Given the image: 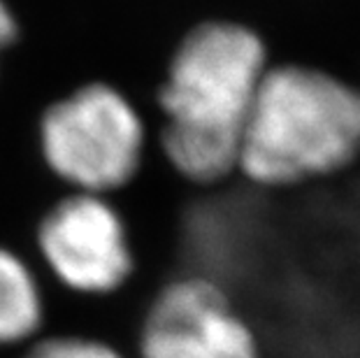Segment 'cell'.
Returning <instances> with one entry per match:
<instances>
[{
  "label": "cell",
  "instance_id": "6da1fadb",
  "mask_svg": "<svg viewBox=\"0 0 360 358\" xmlns=\"http://www.w3.org/2000/svg\"><path fill=\"white\" fill-rule=\"evenodd\" d=\"M265 37L240 21L207 19L172 49L154 98L160 161L195 188L237 177L244 128L267 68Z\"/></svg>",
  "mask_w": 360,
  "mask_h": 358
},
{
  "label": "cell",
  "instance_id": "7a4b0ae2",
  "mask_svg": "<svg viewBox=\"0 0 360 358\" xmlns=\"http://www.w3.org/2000/svg\"><path fill=\"white\" fill-rule=\"evenodd\" d=\"M360 154V89L321 68L265 72L244 128L237 174L277 191L344 170Z\"/></svg>",
  "mask_w": 360,
  "mask_h": 358
},
{
  "label": "cell",
  "instance_id": "3957f363",
  "mask_svg": "<svg viewBox=\"0 0 360 358\" xmlns=\"http://www.w3.org/2000/svg\"><path fill=\"white\" fill-rule=\"evenodd\" d=\"M142 110L110 82H86L51 101L35 124L42 167L65 191L112 198L133 186L149 156Z\"/></svg>",
  "mask_w": 360,
  "mask_h": 358
},
{
  "label": "cell",
  "instance_id": "277c9868",
  "mask_svg": "<svg viewBox=\"0 0 360 358\" xmlns=\"http://www.w3.org/2000/svg\"><path fill=\"white\" fill-rule=\"evenodd\" d=\"M33 247L49 277L79 298L117 295L137 272L128 219L107 196H56L35 219Z\"/></svg>",
  "mask_w": 360,
  "mask_h": 358
},
{
  "label": "cell",
  "instance_id": "5b68a950",
  "mask_svg": "<svg viewBox=\"0 0 360 358\" xmlns=\"http://www.w3.org/2000/svg\"><path fill=\"white\" fill-rule=\"evenodd\" d=\"M137 358H265L254 324L219 277L184 272L163 281L137 326Z\"/></svg>",
  "mask_w": 360,
  "mask_h": 358
},
{
  "label": "cell",
  "instance_id": "8992f818",
  "mask_svg": "<svg viewBox=\"0 0 360 358\" xmlns=\"http://www.w3.org/2000/svg\"><path fill=\"white\" fill-rule=\"evenodd\" d=\"M47 326V295L33 263L0 242V349H24Z\"/></svg>",
  "mask_w": 360,
  "mask_h": 358
},
{
  "label": "cell",
  "instance_id": "52a82bcc",
  "mask_svg": "<svg viewBox=\"0 0 360 358\" xmlns=\"http://www.w3.org/2000/svg\"><path fill=\"white\" fill-rule=\"evenodd\" d=\"M19 358H128L114 342L89 333H42Z\"/></svg>",
  "mask_w": 360,
  "mask_h": 358
},
{
  "label": "cell",
  "instance_id": "ba28073f",
  "mask_svg": "<svg viewBox=\"0 0 360 358\" xmlns=\"http://www.w3.org/2000/svg\"><path fill=\"white\" fill-rule=\"evenodd\" d=\"M21 40V24L7 0H0V56L14 49Z\"/></svg>",
  "mask_w": 360,
  "mask_h": 358
},
{
  "label": "cell",
  "instance_id": "9c48e42d",
  "mask_svg": "<svg viewBox=\"0 0 360 358\" xmlns=\"http://www.w3.org/2000/svg\"><path fill=\"white\" fill-rule=\"evenodd\" d=\"M0 58H3V56H0Z\"/></svg>",
  "mask_w": 360,
  "mask_h": 358
}]
</instances>
